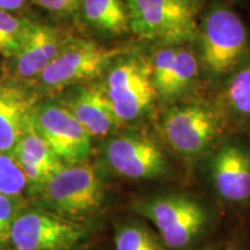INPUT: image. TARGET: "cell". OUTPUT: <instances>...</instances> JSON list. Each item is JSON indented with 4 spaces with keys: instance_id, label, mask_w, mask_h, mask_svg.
I'll use <instances>...</instances> for the list:
<instances>
[{
    "instance_id": "1",
    "label": "cell",
    "mask_w": 250,
    "mask_h": 250,
    "mask_svg": "<svg viewBox=\"0 0 250 250\" xmlns=\"http://www.w3.org/2000/svg\"><path fill=\"white\" fill-rule=\"evenodd\" d=\"M31 195L39 208L77 221L101 208L105 190L95 168L83 162L62 165Z\"/></svg>"
},
{
    "instance_id": "2",
    "label": "cell",
    "mask_w": 250,
    "mask_h": 250,
    "mask_svg": "<svg viewBox=\"0 0 250 250\" xmlns=\"http://www.w3.org/2000/svg\"><path fill=\"white\" fill-rule=\"evenodd\" d=\"M131 206L156 228L166 248L175 250L191 246L210 219L203 203L183 193L146 197L133 202Z\"/></svg>"
},
{
    "instance_id": "3",
    "label": "cell",
    "mask_w": 250,
    "mask_h": 250,
    "mask_svg": "<svg viewBox=\"0 0 250 250\" xmlns=\"http://www.w3.org/2000/svg\"><path fill=\"white\" fill-rule=\"evenodd\" d=\"M201 62L211 76L232 74L250 56L246 23L226 6L212 8L199 29Z\"/></svg>"
},
{
    "instance_id": "4",
    "label": "cell",
    "mask_w": 250,
    "mask_h": 250,
    "mask_svg": "<svg viewBox=\"0 0 250 250\" xmlns=\"http://www.w3.org/2000/svg\"><path fill=\"white\" fill-rule=\"evenodd\" d=\"M129 29L134 35L167 45H180L197 34L193 0H125Z\"/></svg>"
},
{
    "instance_id": "5",
    "label": "cell",
    "mask_w": 250,
    "mask_h": 250,
    "mask_svg": "<svg viewBox=\"0 0 250 250\" xmlns=\"http://www.w3.org/2000/svg\"><path fill=\"white\" fill-rule=\"evenodd\" d=\"M102 88L122 124L143 117L158 98L151 62L142 56H127L115 62L108 68Z\"/></svg>"
},
{
    "instance_id": "6",
    "label": "cell",
    "mask_w": 250,
    "mask_h": 250,
    "mask_svg": "<svg viewBox=\"0 0 250 250\" xmlns=\"http://www.w3.org/2000/svg\"><path fill=\"white\" fill-rule=\"evenodd\" d=\"M120 55L118 49L107 48L94 41L68 39L37 80L43 88L50 90L76 86L95 79Z\"/></svg>"
},
{
    "instance_id": "7",
    "label": "cell",
    "mask_w": 250,
    "mask_h": 250,
    "mask_svg": "<svg viewBox=\"0 0 250 250\" xmlns=\"http://www.w3.org/2000/svg\"><path fill=\"white\" fill-rule=\"evenodd\" d=\"M86 237L83 225L37 208L20 210L9 242L15 250H73Z\"/></svg>"
},
{
    "instance_id": "8",
    "label": "cell",
    "mask_w": 250,
    "mask_h": 250,
    "mask_svg": "<svg viewBox=\"0 0 250 250\" xmlns=\"http://www.w3.org/2000/svg\"><path fill=\"white\" fill-rule=\"evenodd\" d=\"M223 130L219 115L199 103L176 105L162 118V132L177 154L198 158L213 145Z\"/></svg>"
},
{
    "instance_id": "9",
    "label": "cell",
    "mask_w": 250,
    "mask_h": 250,
    "mask_svg": "<svg viewBox=\"0 0 250 250\" xmlns=\"http://www.w3.org/2000/svg\"><path fill=\"white\" fill-rule=\"evenodd\" d=\"M31 122L62 164L86 162L92 151V136L62 103L46 102L35 107Z\"/></svg>"
},
{
    "instance_id": "10",
    "label": "cell",
    "mask_w": 250,
    "mask_h": 250,
    "mask_svg": "<svg viewBox=\"0 0 250 250\" xmlns=\"http://www.w3.org/2000/svg\"><path fill=\"white\" fill-rule=\"evenodd\" d=\"M103 159L114 173L129 180H158L169 171L164 151L139 133H122L107 140Z\"/></svg>"
},
{
    "instance_id": "11",
    "label": "cell",
    "mask_w": 250,
    "mask_h": 250,
    "mask_svg": "<svg viewBox=\"0 0 250 250\" xmlns=\"http://www.w3.org/2000/svg\"><path fill=\"white\" fill-rule=\"evenodd\" d=\"M212 186L218 196L232 205L250 203V145L227 140L219 146L210 165Z\"/></svg>"
},
{
    "instance_id": "12",
    "label": "cell",
    "mask_w": 250,
    "mask_h": 250,
    "mask_svg": "<svg viewBox=\"0 0 250 250\" xmlns=\"http://www.w3.org/2000/svg\"><path fill=\"white\" fill-rule=\"evenodd\" d=\"M151 66L156 95L164 100L175 99L184 93L199 72V62L195 54L180 45L159 49Z\"/></svg>"
},
{
    "instance_id": "13",
    "label": "cell",
    "mask_w": 250,
    "mask_h": 250,
    "mask_svg": "<svg viewBox=\"0 0 250 250\" xmlns=\"http://www.w3.org/2000/svg\"><path fill=\"white\" fill-rule=\"evenodd\" d=\"M67 40L56 28L33 21L21 45L9 57L14 76L22 80L37 79Z\"/></svg>"
},
{
    "instance_id": "14",
    "label": "cell",
    "mask_w": 250,
    "mask_h": 250,
    "mask_svg": "<svg viewBox=\"0 0 250 250\" xmlns=\"http://www.w3.org/2000/svg\"><path fill=\"white\" fill-rule=\"evenodd\" d=\"M11 154L23 171L30 193L35 192L64 165L35 130L31 121Z\"/></svg>"
},
{
    "instance_id": "15",
    "label": "cell",
    "mask_w": 250,
    "mask_h": 250,
    "mask_svg": "<svg viewBox=\"0 0 250 250\" xmlns=\"http://www.w3.org/2000/svg\"><path fill=\"white\" fill-rule=\"evenodd\" d=\"M93 137H107L114 132L121 122L115 115L102 86L79 87L62 103Z\"/></svg>"
},
{
    "instance_id": "16",
    "label": "cell",
    "mask_w": 250,
    "mask_h": 250,
    "mask_svg": "<svg viewBox=\"0 0 250 250\" xmlns=\"http://www.w3.org/2000/svg\"><path fill=\"white\" fill-rule=\"evenodd\" d=\"M34 102L18 83H0V152L11 154L29 125Z\"/></svg>"
},
{
    "instance_id": "17",
    "label": "cell",
    "mask_w": 250,
    "mask_h": 250,
    "mask_svg": "<svg viewBox=\"0 0 250 250\" xmlns=\"http://www.w3.org/2000/svg\"><path fill=\"white\" fill-rule=\"evenodd\" d=\"M80 11L93 29L104 35H123L129 29L125 0H81Z\"/></svg>"
},
{
    "instance_id": "18",
    "label": "cell",
    "mask_w": 250,
    "mask_h": 250,
    "mask_svg": "<svg viewBox=\"0 0 250 250\" xmlns=\"http://www.w3.org/2000/svg\"><path fill=\"white\" fill-rule=\"evenodd\" d=\"M225 104L233 121L250 132V56L230 74L225 88Z\"/></svg>"
},
{
    "instance_id": "19",
    "label": "cell",
    "mask_w": 250,
    "mask_h": 250,
    "mask_svg": "<svg viewBox=\"0 0 250 250\" xmlns=\"http://www.w3.org/2000/svg\"><path fill=\"white\" fill-rule=\"evenodd\" d=\"M166 246L145 225L130 221L122 225L115 235V250H166Z\"/></svg>"
},
{
    "instance_id": "20",
    "label": "cell",
    "mask_w": 250,
    "mask_h": 250,
    "mask_svg": "<svg viewBox=\"0 0 250 250\" xmlns=\"http://www.w3.org/2000/svg\"><path fill=\"white\" fill-rule=\"evenodd\" d=\"M28 188L23 171L13 155L0 152V193L9 197L22 196Z\"/></svg>"
},
{
    "instance_id": "21",
    "label": "cell",
    "mask_w": 250,
    "mask_h": 250,
    "mask_svg": "<svg viewBox=\"0 0 250 250\" xmlns=\"http://www.w3.org/2000/svg\"><path fill=\"white\" fill-rule=\"evenodd\" d=\"M31 24H33V21L29 19L19 18L12 14V12L0 11V33L7 40L14 52L21 45Z\"/></svg>"
},
{
    "instance_id": "22",
    "label": "cell",
    "mask_w": 250,
    "mask_h": 250,
    "mask_svg": "<svg viewBox=\"0 0 250 250\" xmlns=\"http://www.w3.org/2000/svg\"><path fill=\"white\" fill-rule=\"evenodd\" d=\"M19 212V197L0 193V246L7 245L11 241L12 227Z\"/></svg>"
},
{
    "instance_id": "23",
    "label": "cell",
    "mask_w": 250,
    "mask_h": 250,
    "mask_svg": "<svg viewBox=\"0 0 250 250\" xmlns=\"http://www.w3.org/2000/svg\"><path fill=\"white\" fill-rule=\"evenodd\" d=\"M37 6L49 13L68 17L79 11L81 0H33Z\"/></svg>"
},
{
    "instance_id": "24",
    "label": "cell",
    "mask_w": 250,
    "mask_h": 250,
    "mask_svg": "<svg viewBox=\"0 0 250 250\" xmlns=\"http://www.w3.org/2000/svg\"><path fill=\"white\" fill-rule=\"evenodd\" d=\"M26 4V0H0V11L15 12L21 9Z\"/></svg>"
},
{
    "instance_id": "25",
    "label": "cell",
    "mask_w": 250,
    "mask_h": 250,
    "mask_svg": "<svg viewBox=\"0 0 250 250\" xmlns=\"http://www.w3.org/2000/svg\"><path fill=\"white\" fill-rule=\"evenodd\" d=\"M0 54L6 56V57H11L14 54L13 48L7 42V40L2 36L1 33H0Z\"/></svg>"
},
{
    "instance_id": "26",
    "label": "cell",
    "mask_w": 250,
    "mask_h": 250,
    "mask_svg": "<svg viewBox=\"0 0 250 250\" xmlns=\"http://www.w3.org/2000/svg\"><path fill=\"white\" fill-rule=\"evenodd\" d=\"M224 250H246V249L239 239H233L230 240V242L228 243L226 247H225Z\"/></svg>"
},
{
    "instance_id": "27",
    "label": "cell",
    "mask_w": 250,
    "mask_h": 250,
    "mask_svg": "<svg viewBox=\"0 0 250 250\" xmlns=\"http://www.w3.org/2000/svg\"><path fill=\"white\" fill-rule=\"evenodd\" d=\"M203 250H211V249H203Z\"/></svg>"
}]
</instances>
